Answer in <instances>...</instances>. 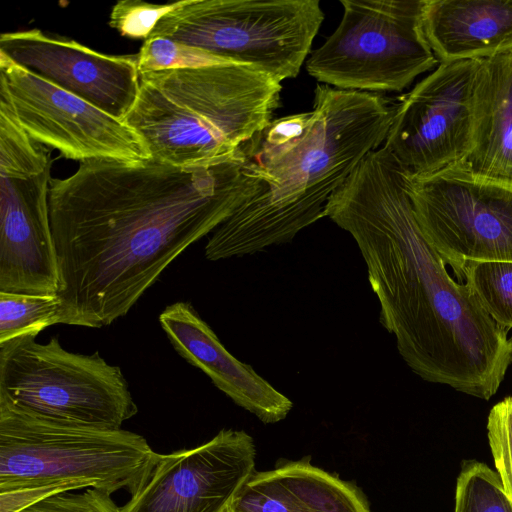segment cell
Here are the masks:
<instances>
[{
    "mask_svg": "<svg viewBox=\"0 0 512 512\" xmlns=\"http://www.w3.org/2000/svg\"><path fill=\"white\" fill-rule=\"evenodd\" d=\"M262 184L260 167L243 145L205 165L103 158L52 178L62 324L101 328L126 315L181 253Z\"/></svg>",
    "mask_w": 512,
    "mask_h": 512,
    "instance_id": "6da1fadb",
    "label": "cell"
},
{
    "mask_svg": "<svg viewBox=\"0 0 512 512\" xmlns=\"http://www.w3.org/2000/svg\"><path fill=\"white\" fill-rule=\"evenodd\" d=\"M409 173L384 147L369 152L330 197L329 217L355 240L380 304V322L423 380L483 400L512 364V336L454 279L424 237Z\"/></svg>",
    "mask_w": 512,
    "mask_h": 512,
    "instance_id": "7a4b0ae2",
    "label": "cell"
},
{
    "mask_svg": "<svg viewBox=\"0 0 512 512\" xmlns=\"http://www.w3.org/2000/svg\"><path fill=\"white\" fill-rule=\"evenodd\" d=\"M395 108L377 93L317 84L306 134L279 147L262 146L255 137L247 142L263 184L213 231L205 257L217 261L255 254L290 242L325 217L330 197L385 142Z\"/></svg>",
    "mask_w": 512,
    "mask_h": 512,
    "instance_id": "3957f363",
    "label": "cell"
},
{
    "mask_svg": "<svg viewBox=\"0 0 512 512\" xmlns=\"http://www.w3.org/2000/svg\"><path fill=\"white\" fill-rule=\"evenodd\" d=\"M139 74L137 99L123 121L153 160L172 166L205 165L236 153L280 106L281 82L247 65Z\"/></svg>",
    "mask_w": 512,
    "mask_h": 512,
    "instance_id": "277c9868",
    "label": "cell"
},
{
    "mask_svg": "<svg viewBox=\"0 0 512 512\" xmlns=\"http://www.w3.org/2000/svg\"><path fill=\"white\" fill-rule=\"evenodd\" d=\"M155 454L135 432L56 420L0 401V492L129 490Z\"/></svg>",
    "mask_w": 512,
    "mask_h": 512,
    "instance_id": "5b68a950",
    "label": "cell"
},
{
    "mask_svg": "<svg viewBox=\"0 0 512 512\" xmlns=\"http://www.w3.org/2000/svg\"><path fill=\"white\" fill-rule=\"evenodd\" d=\"M319 0H182L149 37H166L282 82L298 76L324 20Z\"/></svg>",
    "mask_w": 512,
    "mask_h": 512,
    "instance_id": "8992f818",
    "label": "cell"
},
{
    "mask_svg": "<svg viewBox=\"0 0 512 512\" xmlns=\"http://www.w3.org/2000/svg\"><path fill=\"white\" fill-rule=\"evenodd\" d=\"M425 0H340L342 19L310 53L320 84L369 93L400 92L439 62L423 26Z\"/></svg>",
    "mask_w": 512,
    "mask_h": 512,
    "instance_id": "52a82bcc",
    "label": "cell"
},
{
    "mask_svg": "<svg viewBox=\"0 0 512 512\" xmlns=\"http://www.w3.org/2000/svg\"><path fill=\"white\" fill-rule=\"evenodd\" d=\"M36 336L0 344V401L44 417L121 428L138 412L122 370L98 351L64 349L58 337Z\"/></svg>",
    "mask_w": 512,
    "mask_h": 512,
    "instance_id": "ba28073f",
    "label": "cell"
},
{
    "mask_svg": "<svg viewBox=\"0 0 512 512\" xmlns=\"http://www.w3.org/2000/svg\"><path fill=\"white\" fill-rule=\"evenodd\" d=\"M408 193L428 243L458 278L468 262H512V185L459 164L408 176Z\"/></svg>",
    "mask_w": 512,
    "mask_h": 512,
    "instance_id": "9c48e42d",
    "label": "cell"
},
{
    "mask_svg": "<svg viewBox=\"0 0 512 512\" xmlns=\"http://www.w3.org/2000/svg\"><path fill=\"white\" fill-rule=\"evenodd\" d=\"M481 60L440 62L396 104L383 146L410 176L434 174L469 153Z\"/></svg>",
    "mask_w": 512,
    "mask_h": 512,
    "instance_id": "30bf717a",
    "label": "cell"
},
{
    "mask_svg": "<svg viewBox=\"0 0 512 512\" xmlns=\"http://www.w3.org/2000/svg\"><path fill=\"white\" fill-rule=\"evenodd\" d=\"M0 84L8 90L16 115L29 136L57 149L67 159H151L143 139L124 121L19 66L2 53Z\"/></svg>",
    "mask_w": 512,
    "mask_h": 512,
    "instance_id": "8fae6325",
    "label": "cell"
},
{
    "mask_svg": "<svg viewBox=\"0 0 512 512\" xmlns=\"http://www.w3.org/2000/svg\"><path fill=\"white\" fill-rule=\"evenodd\" d=\"M253 438L223 429L209 441L156 453L121 512H226L255 472Z\"/></svg>",
    "mask_w": 512,
    "mask_h": 512,
    "instance_id": "7c38bea8",
    "label": "cell"
},
{
    "mask_svg": "<svg viewBox=\"0 0 512 512\" xmlns=\"http://www.w3.org/2000/svg\"><path fill=\"white\" fill-rule=\"evenodd\" d=\"M0 53L123 121L139 92L137 55H107L39 29L2 33Z\"/></svg>",
    "mask_w": 512,
    "mask_h": 512,
    "instance_id": "4fadbf2b",
    "label": "cell"
},
{
    "mask_svg": "<svg viewBox=\"0 0 512 512\" xmlns=\"http://www.w3.org/2000/svg\"><path fill=\"white\" fill-rule=\"evenodd\" d=\"M51 179V166L28 179L0 176V292L59 291L49 213Z\"/></svg>",
    "mask_w": 512,
    "mask_h": 512,
    "instance_id": "5bb4252c",
    "label": "cell"
},
{
    "mask_svg": "<svg viewBox=\"0 0 512 512\" xmlns=\"http://www.w3.org/2000/svg\"><path fill=\"white\" fill-rule=\"evenodd\" d=\"M159 323L174 350L203 371L238 406L265 424L286 418L292 401L239 361L221 343L212 328L189 302L178 301L159 315Z\"/></svg>",
    "mask_w": 512,
    "mask_h": 512,
    "instance_id": "9a60e30c",
    "label": "cell"
},
{
    "mask_svg": "<svg viewBox=\"0 0 512 512\" xmlns=\"http://www.w3.org/2000/svg\"><path fill=\"white\" fill-rule=\"evenodd\" d=\"M231 508L240 512H370L355 485L307 460L255 471Z\"/></svg>",
    "mask_w": 512,
    "mask_h": 512,
    "instance_id": "2e32d148",
    "label": "cell"
},
{
    "mask_svg": "<svg viewBox=\"0 0 512 512\" xmlns=\"http://www.w3.org/2000/svg\"><path fill=\"white\" fill-rule=\"evenodd\" d=\"M423 26L440 62L512 51V0H425Z\"/></svg>",
    "mask_w": 512,
    "mask_h": 512,
    "instance_id": "e0dca14e",
    "label": "cell"
},
{
    "mask_svg": "<svg viewBox=\"0 0 512 512\" xmlns=\"http://www.w3.org/2000/svg\"><path fill=\"white\" fill-rule=\"evenodd\" d=\"M457 164L476 177L512 185V51L481 60L472 145Z\"/></svg>",
    "mask_w": 512,
    "mask_h": 512,
    "instance_id": "ac0fdd59",
    "label": "cell"
},
{
    "mask_svg": "<svg viewBox=\"0 0 512 512\" xmlns=\"http://www.w3.org/2000/svg\"><path fill=\"white\" fill-rule=\"evenodd\" d=\"M22 127L8 90L0 84V176L28 179L51 166L50 153Z\"/></svg>",
    "mask_w": 512,
    "mask_h": 512,
    "instance_id": "d6986e66",
    "label": "cell"
},
{
    "mask_svg": "<svg viewBox=\"0 0 512 512\" xmlns=\"http://www.w3.org/2000/svg\"><path fill=\"white\" fill-rule=\"evenodd\" d=\"M59 296L0 292V344L62 324Z\"/></svg>",
    "mask_w": 512,
    "mask_h": 512,
    "instance_id": "ffe728a7",
    "label": "cell"
},
{
    "mask_svg": "<svg viewBox=\"0 0 512 512\" xmlns=\"http://www.w3.org/2000/svg\"><path fill=\"white\" fill-rule=\"evenodd\" d=\"M457 279L465 281L495 323L512 329V262H468Z\"/></svg>",
    "mask_w": 512,
    "mask_h": 512,
    "instance_id": "44dd1931",
    "label": "cell"
},
{
    "mask_svg": "<svg viewBox=\"0 0 512 512\" xmlns=\"http://www.w3.org/2000/svg\"><path fill=\"white\" fill-rule=\"evenodd\" d=\"M454 512H512L500 479L478 461H466L457 479Z\"/></svg>",
    "mask_w": 512,
    "mask_h": 512,
    "instance_id": "7402d4cb",
    "label": "cell"
},
{
    "mask_svg": "<svg viewBox=\"0 0 512 512\" xmlns=\"http://www.w3.org/2000/svg\"><path fill=\"white\" fill-rule=\"evenodd\" d=\"M230 63L210 53L166 37H149L144 40L137 54L139 73L199 68L214 64Z\"/></svg>",
    "mask_w": 512,
    "mask_h": 512,
    "instance_id": "603a6c76",
    "label": "cell"
},
{
    "mask_svg": "<svg viewBox=\"0 0 512 512\" xmlns=\"http://www.w3.org/2000/svg\"><path fill=\"white\" fill-rule=\"evenodd\" d=\"M487 431L496 473L512 504V397H507L492 407Z\"/></svg>",
    "mask_w": 512,
    "mask_h": 512,
    "instance_id": "cb8c5ba5",
    "label": "cell"
},
{
    "mask_svg": "<svg viewBox=\"0 0 512 512\" xmlns=\"http://www.w3.org/2000/svg\"><path fill=\"white\" fill-rule=\"evenodd\" d=\"M180 3L158 5L140 0H121L111 10L109 25L124 37L146 40L160 19Z\"/></svg>",
    "mask_w": 512,
    "mask_h": 512,
    "instance_id": "d4e9b609",
    "label": "cell"
},
{
    "mask_svg": "<svg viewBox=\"0 0 512 512\" xmlns=\"http://www.w3.org/2000/svg\"><path fill=\"white\" fill-rule=\"evenodd\" d=\"M18 512H121L111 494L96 488L64 492L38 501Z\"/></svg>",
    "mask_w": 512,
    "mask_h": 512,
    "instance_id": "484cf974",
    "label": "cell"
},
{
    "mask_svg": "<svg viewBox=\"0 0 512 512\" xmlns=\"http://www.w3.org/2000/svg\"><path fill=\"white\" fill-rule=\"evenodd\" d=\"M226 512H240V511L235 510V509H233V508H231V507H230Z\"/></svg>",
    "mask_w": 512,
    "mask_h": 512,
    "instance_id": "4316f807",
    "label": "cell"
}]
</instances>
